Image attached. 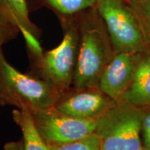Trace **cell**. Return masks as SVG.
<instances>
[{"mask_svg": "<svg viewBox=\"0 0 150 150\" xmlns=\"http://www.w3.org/2000/svg\"><path fill=\"white\" fill-rule=\"evenodd\" d=\"M103 24L95 7L77 23L79 42L72 82L74 89L98 87L102 73L113 56Z\"/></svg>", "mask_w": 150, "mask_h": 150, "instance_id": "cell-1", "label": "cell"}, {"mask_svg": "<svg viewBox=\"0 0 150 150\" xmlns=\"http://www.w3.org/2000/svg\"><path fill=\"white\" fill-rule=\"evenodd\" d=\"M63 94L47 82L18 71L0 48V106L42 109L54 106Z\"/></svg>", "mask_w": 150, "mask_h": 150, "instance_id": "cell-2", "label": "cell"}, {"mask_svg": "<svg viewBox=\"0 0 150 150\" xmlns=\"http://www.w3.org/2000/svg\"><path fill=\"white\" fill-rule=\"evenodd\" d=\"M144 113L139 106L122 100L97 117L95 134L100 139L101 150H142Z\"/></svg>", "mask_w": 150, "mask_h": 150, "instance_id": "cell-3", "label": "cell"}, {"mask_svg": "<svg viewBox=\"0 0 150 150\" xmlns=\"http://www.w3.org/2000/svg\"><path fill=\"white\" fill-rule=\"evenodd\" d=\"M65 24L64 36L56 47L40 54L30 55L31 63L28 72L63 93L72 84L79 42L77 24Z\"/></svg>", "mask_w": 150, "mask_h": 150, "instance_id": "cell-4", "label": "cell"}, {"mask_svg": "<svg viewBox=\"0 0 150 150\" xmlns=\"http://www.w3.org/2000/svg\"><path fill=\"white\" fill-rule=\"evenodd\" d=\"M95 8L106 28L115 53L147 51L149 38L129 4L123 0H97Z\"/></svg>", "mask_w": 150, "mask_h": 150, "instance_id": "cell-5", "label": "cell"}, {"mask_svg": "<svg viewBox=\"0 0 150 150\" xmlns=\"http://www.w3.org/2000/svg\"><path fill=\"white\" fill-rule=\"evenodd\" d=\"M39 132L48 146L70 143L95 133L96 119H81L60 112L54 106L30 110Z\"/></svg>", "mask_w": 150, "mask_h": 150, "instance_id": "cell-6", "label": "cell"}, {"mask_svg": "<svg viewBox=\"0 0 150 150\" xmlns=\"http://www.w3.org/2000/svg\"><path fill=\"white\" fill-rule=\"evenodd\" d=\"M97 88L76 90L74 93H65L54 107L59 111L81 119H96L108 110L115 101Z\"/></svg>", "mask_w": 150, "mask_h": 150, "instance_id": "cell-7", "label": "cell"}, {"mask_svg": "<svg viewBox=\"0 0 150 150\" xmlns=\"http://www.w3.org/2000/svg\"><path fill=\"white\" fill-rule=\"evenodd\" d=\"M142 53H115L99 79V91L115 102L120 99L132 81L137 63Z\"/></svg>", "mask_w": 150, "mask_h": 150, "instance_id": "cell-8", "label": "cell"}, {"mask_svg": "<svg viewBox=\"0 0 150 150\" xmlns=\"http://www.w3.org/2000/svg\"><path fill=\"white\" fill-rule=\"evenodd\" d=\"M0 16L22 32L29 54L42 53L40 30L30 20L25 0H0Z\"/></svg>", "mask_w": 150, "mask_h": 150, "instance_id": "cell-9", "label": "cell"}, {"mask_svg": "<svg viewBox=\"0 0 150 150\" xmlns=\"http://www.w3.org/2000/svg\"><path fill=\"white\" fill-rule=\"evenodd\" d=\"M120 99L137 106L150 104V50L141 54L132 81Z\"/></svg>", "mask_w": 150, "mask_h": 150, "instance_id": "cell-10", "label": "cell"}, {"mask_svg": "<svg viewBox=\"0 0 150 150\" xmlns=\"http://www.w3.org/2000/svg\"><path fill=\"white\" fill-rule=\"evenodd\" d=\"M13 119L21 129L24 150H50L39 132L29 110L16 108L12 111Z\"/></svg>", "mask_w": 150, "mask_h": 150, "instance_id": "cell-11", "label": "cell"}, {"mask_svg": "<svg viewBox=\"0 0 150 150\" xmlns=\"http://www.w3.org/2000/svg\"><path fill=\"white\" fill-rule=\"evenodd\" d=\"M54 11L63 16H73L95 8L97 0H44Z\"/></svg>", "mask_w": 150, "mask_h": 150, "instance_id": "cell-12", "label": "cell"}, {"mask_svg": "<svg viewBox=\"0 0 150 150\" xmlns=\"http://www.w3.org/2000/svg\"><path fill=\"white\" fill-rule=\"evenodd\" d=\"M50 150H101L100 139L94 134L78 141L49 146Z\"/></svg>", "mask_w": 150, "mask_h": 150, "instance_id": "cell-13", "label": "cell"}, {"mask_svg": "<svg viewBox=\"0 0 150 150\" xmlns=\"http://www.w3.org/2000/svg\"><path fill=\"white\" fill-rule=\"evenodd\" d=\"M143 26L147 36L150 35V0H138L131 5Z\"/></svg>", "mask_w": 150, "mask_h": 150, "instance_id": "cell-14", "label": "cell"}, {"mask_svg": "<svg viewBox=\"0 0 150 150\" xmlns=\"http://www.w3.org/2000/svg\"><path fill=\"white\" fill-rule=\"evenodd\" d=\"M19 30L0 16V48L2 45L17 36Z\"/></svg>", "mask_w": 150, "mask_h": 150, "instance_id": "cell-15", "label": "cell"}, {"mask_svg": "<svg viewBox=\"0 0 150 150\" xmlns=\"http://www.w3.org/2000/svg\"><path fill=\"white\" fill-rule=\"evenodd\" d=\"M141 135L145 150H150V111L144 113L142 122Z\"/></svg>", "mask_w": 150, "mask_h": 150, "instance_id": "cell-16", "label": "cell"}, {"mask_svg": "<svg viewBox=\"0 0 150 150\" xmlns=\"http://www.w3.org/2000/svg\"><path fill=\"white\" fill-rule=\"evenodd\" d=\"M4 150H24L23 142H10L4 145Z\"/></svg>", "mask_w": 150, "mask_h": 150, "instance_id": "cell-17", "label": "cell"}, {"mask_svg": "<svg viewBox=\"0 0 150 150\" xmlns=\"http://www.w3.org/2000/svg\"><path fill=\"white\" fill-rule=\"evenodd\" d=\"M123 1H125V2H127V4H129V5H132L133 4H134L135 2H136L138 0H123Z\"/></svg>", "mask_w": 150, "mask_h": 150, "instance_id": "cell-18", "label": "cell"}]
</instances>
